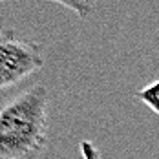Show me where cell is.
<instances>
[{"label": "cell", "mask_w": 159, "mask_h": 159, "mask_svg": "<svg viewBox=\"0 0 159 159\" xmlns=\"http://www.w3.org/2000/svg\"><path fill=\"white\" fill-rule=\"evenodd\" d=\"M49 93L35 84L0 106V159H39L48 143Z\"/></svg>", "instance_id": "obj_1"}, {"label": "cell", "mask_w": 159, "mask_h": 159, "mask_svg": "<svg viewBox=\"0 0 159 159\" xmlns=\"http://www.w3.org/2000/svg\"><path fill=\"white\" fill-rule=\"evenodd\" d=\"M44 66L42 48L16 30L0 31V92L13 88Z\"/></svg>", "instance_id": "obj_2"}, {"label": "cell", "mask_w": 159, "mask_h": 159, "mask_svg": "<svg viewBox=\"0 0 159 159\" xmlns=\"http://www.w3.org/2000/svg\"><path fill=\"white\" fill-rule=\"evenodd\" d=\"M135 99L159 115V77L152 82H148L144 88H141L135 93Z\"/></svg>", "instance_id": "obj_3"}, {"label": "cell", "mask_w": 159, "mask_h": 159, "mask_svg": "<svg viewBox=\"0 0 159 159\" xmlns=\"http://www.w3.org/2000/svg\"><path fill=\"white\" fill-rule=\"evenodd\" d=\"M49 2H55L59 6L68 7L70 11H73L80 18H88L93 13L95 4H97V0H49Z\"/></svg>", "instance_id": "obj_4"}, {"label": "cell", "mask_w": 159, "mask_h": 159, "mask_svg": "<svg viewBox=\"0 0 159 159\" xmlns=\"http://www.w3.org/2000/svg\"><path fill=\"white\" fill-rule=\"evenodd\" d=\"M80 154L82 159H101V152L92 141H80Z\"/></svg>", "instance_id": "obj_5"}, {"label": "cell", "mask_w": 159, "mask_h": 159, "mask_svg": "<svg viewBox=\"0 0 159 159\" xmlns=\"http://www.w3.org/2000/svg\"><path fill=\"white\" fill-rule=\"evenodd\" d=\"M0 2H6V0H0Z\"/></svg>", "instance_id": "obj_6"}]
</instances>
